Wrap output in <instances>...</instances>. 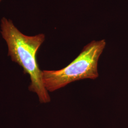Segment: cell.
Returning a JSON list of instances; mask_svg holds the SVG:
<instances>
[{
    "label": "cell",
    "instance_id": "6da1fadb",
    "mask_svg": "<svg viewBox=\"0 0 128 128\" xmlns=\"http://www.w3.org/2000/svg\"><path fill=\"white\" fill-rule=\"evenodd\" d=\"M0 26L1 34L8 46V55L23 69L24 73L30 76L31 82L29 90L37 94L41 104L50 102V97L43 82L42 71L39 68L36 59L37 52L45 40V35H25L11 20L4 17L0 20Z\"/></svg>",
    "mask_w": 128,
    "mask_h": 128
},
{
    "label": "cell",
    "instance_id": "3957f363",
    "mask_svg": "<svg viewBox=\"0 0 128 128\" xmlns=\"http://www.w3.org/2000/svg\"></svg>",
    "mask_w": 128,
    "mask_h": 128
},
{
    "label": "cell",
    "instance_id": "7a4b0ae2",
    "mask_svg": "<svg viewBox=\"0 0 128 128\" xmlns=\"http://www.w3.org/2000/svg\"><path fill=\"white\" fill-rule=\"evenodd\" d=\"M106 45L105 40L92 41L85 46L78 57L58 70H43L42 80L48 91H55L71 82L99 76L98 62Z\"/></svg>",
    "mask_w": 128,
    "mask_h": 128
}]
</instances>
